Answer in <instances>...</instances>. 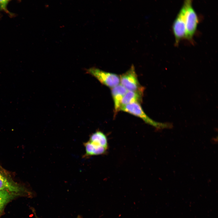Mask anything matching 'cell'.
Listing matches in <instances>:
<instances>
[{
    "mask_svg": "<svg viewBox=\"0 0 218 218\" xmlns=\"http://www.w3.org/2000/svg\"><path fill=\"white\" fill-rule=\"evenodd\" d=\"M89 141L96 145L108 148L107 137L105 134L100 131H97L92 134L90 137Z\"/></svg>",
    "mask_w": 218,
    "mask_h": 218,
    "instance_id": "11",
    "label": "cell"
},
{
    "mask_svg": "<svg viewBox=\"0 0 218 218\" xmlns=\"http://www.w3.org/2000/svg\"><path fill=\"white\" fill-rule=\"evenodd\" d=\"M20 194L6 190H0V214L8 203Z\"/></svg>",
    "mask_w": 218,
    "mask_h": 218,
    "instance_id": "10",
    "label": "cell"
},
{
    "mask_svg": "<svg viewBox=\"0 0 218 218\" xmlns=\"http://www.w3.org/2000/svg\"><path fill=\"white\" fill-rule=\"evenodd\" d=\"M192 0H185L182 8L186 26L185 38L192 41L196 32L199 22L197 15L192 6Z\"/></svg>",
    "mask_w": 218,
    "mask_h": 218,
    "instance_id": "1",
    "label": "cell"
},
{
    "mask_svg": "<svg viewBox=\"0 0 218 218\" xmlns=\"http://www.w3.org/2000/svg\"><path fill=\"white\" fill-rule=\"evenodd\" d=\"M172 29L175 39V44L177 45L181 40L185 38L186 36V26L182 8L173 22Z\"/></svg>",
    "mask_w": 218,
    "mask_h": 218,
    "instance_id": "5",
    "label": "cell"
},
{
    "mask_svg": "<svg viewBox=\"0 0 218 218\" xmlns=\"http://www.w3.org/2000/svg\"><path fill=\"white\" fill-rule=\"evenodd\" d=\"M143 93L141 91H127L121 100L120 107L134 102L140 103L142 99Z\"/></svg>",
    "mask_w": 218,
    "mask_h": 218,
    "instance_id": "9",
    "label": "cell"
},
{
    "mask_svg": "<svg viewBox=\"0 0 218 218\" xmlns=\"http://www.w3.org/2000/svg\"><path fill=\"white\" fill-rule=\"evenodd\" d=\"M121 84L128 91H141L143 87L140 84L135 67L133 65L125 73L120 76Z\"/></svg>",
    "mask_w": 218,
    "mask_h": 218,
    "instance_id": "3",
    "label": "cell"
},
{
    "mask_svg": "<svg viewBox=\"0 0 218 218\" xmlns=\"http://www.w3.org/2000/svg\"><path fill=\"white\" fill-rule=\"evenodd\" d=\"M86 71L101 84L110 88H112L120 82V76L114 73L104 71L94 67L87 69Z\"/></svg>",
    "mask_w": 218,
    "mask_h": 218,
    "instance_id": "2",
    "label": "cell"
},
{
    "mask_svg": "<svg viewBox=\"0 0 218 218\" xmlns=\"http://www.w3.org/2000/svg\"><path fill=\"white\" fill-rule=\"evenodd\" d=\"M127 90L121 84L112 88L111 94L113 99L115 114L120 111L121 100Z\"/></svg>",
    "mask_w": 218,
    "mask_h": 218,
    "instance_id": "7",
    "label": "cell"
},
{
    "mask_svg": "<svg viewBox=\"0 0 218 218\" xmlns=\"http://www.w3.org/2000/svg\"><path fill=\"white\" fill-rule=\"evenodd\" d=\"M10 0H0V8L4 10H6V6Z\"/></svg>",
    "mask_w": 218,
    "mask_h": 218,
    "instance_id": "12",
    "label": "cell"
},
{
    "mask_svg": "<svg viewBox=\"0 0 218 218\" xmlns=\"http://www.w3.org/2000/svg\"><path fill=\"white\" fill-rule=\"evenodd\" d=\"M6 190L21 194L24 189L15 182L10 175L0 167V190Z\"/></svg>",
    "mask_w": 218,
    "mask_h": 218,
    "instance_id": "6",
    "label": "cell"
},
{
    "mask_svg": "<svg viewBox=\"0 0 218 218\" xmlns=\"http://www.w3.org/2000/svg\"><path fill=\"white\" fill-rule=\"evenodd\" d=\"M85 153L84 158L90 156L104 154L107 152L108 148L95 144L90 141L84 143Z\"/></svg>",
    "mask_w": 218,
    "mask_h": 218,
    "instance_id": "8",
    "label": "cell"
},
{
    "mask_svg": "<svg viewBox=\"0 0 218 218\" xmlns=\"http://www.w3.org/2000/svg\"><path fill=\"white\" fill-rule=\"evenodd\" d=\"M78 218H79L78 217Z\"/></svg>",
    "mask_w": 218,
    "mask_h": 218,
    "instance_id": "13",
    "label": "cell"
},
{
    "mask_svg": "<svg viewBox=\"0 0 218 218\" xmlns=\"http://www.w3.org/2000/svg\"><path fill=\"white\" fill-rule=\"evenodd\" d=\"M120 111L125 112L137 117L142 119L145 123L155 127L162 126L160 124L150 119L143 111L140 103L134 102L121 107Z\"/></svg>",
    "mask_w": 218,
    "mask_h": 218,
    "instance_id": "4",
    "label": "cell"
}]
</instances>
